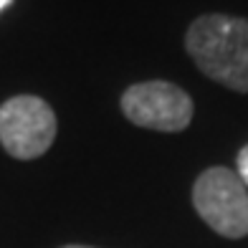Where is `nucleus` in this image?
<instances>
[{"mask_svg":"<svg viewBox=\"0 0 248 248\" xmlns=\"http://www.w3.org/2000/svg\"><path fill=\"white\" fill-rule=\"evenodd\" d=\"M185 51L216 84L248 94V20L208 13L190 23Z\"/></svg>","mask_w":248,"mask_h":248,"instance_id":"f257e3e1","label":"nucleus"},{"mask_svg":"<svg viewBox=\"0 0 248 248\" xmlns=\"http://www.w3.org/2000/svg\"><path fill=\"white\" fill-rule=\"evenodd\" d=\"M193 205L198 216L223 238L248 235V187L228 167H208L193 185Z\"/></svg>","mask_w":248,"mask_h":248,"instance_id":"f03ea898","label":"nucleus"},{"mask_svg":"<svg viewBox=\"0 0 248 248\" xmlns=\"http://www.w3.org/2000/svg\"><path fill=\"white\" fill-rule=\"evenodd\" d=\"M59 132L56 111L36 94H18L0 104V144L16 160L46 155Z\"/></svg>","mask_w":248,"mask_h":248,"instance_id":"7ed1b4c3","label":"nucleus"},{"mask_svg":"<svg viewBox=\"0 0 248 248\" xmlns=\"http://www.w3.org/2000/svg\"><path fill=\"white\" fill-rule=\"evenodd\" d=\"M119 107L134 127L170 134L187 129L195 114V104L185 89L160 78L127 86V92L119 99Z\"/></svg>","mask_w":248,"mask_h":248,"instance_id":"20e7f679","label":"nucleus"},{"mask_svg":"<svg viewBox=\"0 0 248 248\" xmlns=\"http://www.w3.org/2000/svg\"><path fill=\"white\" fill-rule=\"evenodd\" d=\"M235 175L241 177V183L248 187V144L241 147L238 157H235Z\"/></svg>","mask_w":248,"mask_h":248,"instance_id":"39448f33","label":"nucleus"},{"mask_svg":"<svg viewBox=\"0 0 248 248\" xmlns=\"http://www.w3.org/2000/svg\"><path fill=\"white\" fill-rule=\"evenodd\" d=\"M61 248H94V246H78V243H69V246H61Z\"/></svg>","mask_w":248,"mask_h":248,"instance_id":"423d86ee","label":"nucleus"},{"mask_svg":"<svg viewBox=\"0 0 248 248\" xmlns=\"http://www.w3.org/2000/svg\"><path fill=\"white\" fill-rule=\"evenodd\" d=\"M3 5H8V0H0V8H3Z\"/></svg>","mask_w":248,"mask_h":248,"instance_id":"0eeeda50","label":"nucleus"}]
</instances>
